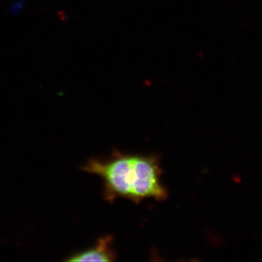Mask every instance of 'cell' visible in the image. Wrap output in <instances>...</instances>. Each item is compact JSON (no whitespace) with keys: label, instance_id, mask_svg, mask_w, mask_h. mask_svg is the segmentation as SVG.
I'll return each instance as SVG.
<instances>
[{"label":"cell","instance_id":"1","mask_svg":"<svg viewBox=\"0 0 262 262\" xmlns=\"http://www.w3.org/2000/svg\"><path fill=\"white\" fill-rule=\"evenodd\" d=\"M82 169L99 176L103 183V195L113 203L117 198L139 204L152 198L162 201L168 196L162 184V171L158 157L126 154L114 150L107 158H91Z\"/></svg>","mask_w":262,"mask_h":262},{"label":"cell","instance_id":"2","mask_svg":"<svg viewBox=\"0 0 262 262\" xmlns=\"http://www.w3.org/2000/svg\"><path fill=\"white\" fill-rule=\"evenodd\" d=\"M114 238L107 235L98 239L93 247L67 257V261H113L117 258L113 247Z\"/></svg>","mask_w":262,"mask_h":262}]
</instances>
